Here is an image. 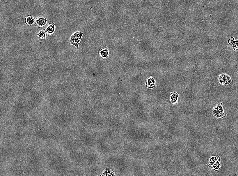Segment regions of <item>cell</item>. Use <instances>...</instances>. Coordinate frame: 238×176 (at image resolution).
Segmentation results:
<instances>
[{"label":"cell","instance_id":"cell-8","mask_svg":"<svg viewBox=\"0 0 238 176\" xmlns=\"http://www.w3.org/2000/svg\"><path fill=\"white\" fill-rule=\"evenodd\" d=\"M155 80L152 77H150L148 79L147 82V86L149 87H153L155 85Z\"/></svg>","mask_w":238,"mask_h":176},{"label":"cell","instance_id":"cell-1","mask_svg":"<svg viewBox=\"0 0 238 176\" xmlns=\"http://www.w3.org/2000/svg\"><path fill=\"white\" fill-rule=\"evenodd\" d=\"M83 33L77 31L72 35L70 38V43L74 45L79 49V44L80 43Z\"/></svg>","mask_w":238,"mask_h":176},{"label":"cell","instance_id":"cell-3","mask_svg":"<svg viewBox=\"0 0 238 176\" xmlns=\"http://www.w3.org/2000/svg\"><path fill=\"white\" fill-rule=\"evenodd\" d=\"M214 114L215 116L218 118H222L224 116V112L222 106L220 104L217 105L214 108Z\"/></svg>","mask_w":238,"mask_h":176},{"label":"cell","instance_id":"cell-13","mask_svg":"<svg viewBox=\"0 0 238 176\" xmlns=\"http://www.w3.org/2000/svg\"><path fill=\"white\" fill-rule=\"evenodd\" d=\"M220 167V163L219 162L215 163L214 165V168L216 170H218Z\"/></svg>","mask_w":238,"mask_h":176},{"label":"cell","instance_id":"cell-7","mask_svg":"<svg viewBox=\"0 0 238 176\" xmlns=\"http://www.w3.org/2000/svg\"><path fill=\"white\" fill-rule=\"evenodd\" d=\"M228 43L232 45L234 49H238V40H235L233 37H231L228 41Z\"/></svg>","mask_w":238,"mask_h":176},{"label":"cell","instance_id":"cell-5","mask_svg":"<svg viewBox=\"0 0 238 176\" xmlns=\"http://www.w3.org/2000/svg\"><path fill=\"white\" fill-rule=\"evenodd\" d=\"M56 29V25L55 23L52 22L49 24L45 30L48 35H51L55 32Z\"/></svg>","mask_w":238,"mask_h":176},{"label":"cell","instance_id":"cell-12","mask_svg":"<svg viewBox=\"0 0 238 176\" xmlns=\"http://www.w3.org/2000/svg\"><path fill=\"white\" fill-rule=\"evenodd\" d=\"M218 158L216 156H213L210 159L209 161V163L210 165H213L216 162V161L218 160Z\"/></svg>","mask_w":238,"mask_h":176},{"label":"cell","instance_id":"cell-4","mask_svg":"<svg viewBox=\"0 0 238 176\" xmlns=\"http://www.w3.org/2000/svg\"><path fill=\"white\" fill-rule=\"evenodd\" d=\"M35 19H36V23H35V26L39 28H42L47 24V20L43 17H37L35 18Z\"/></svg>","mask_w":238,"mask_h":176},{"label":"cell","instance_id":"cell-9","mask_svg":"<svg viewBox=\"0 0 238 176\" xmlns=\"http://www.w3.org/2000/svg\"><path fill=\"white\" fill-rule=\"evenodd\" d=\"M47 34L45 29V30L40 31L39 33L38 34L37 36L40 38L45 39L46 38Z\"/></svg>","mask_w":238,"mask_h":176},{"label":"cell","instance_id":"cell-11","mask_svg":"<svg viewBox=\"0 0 238 176\" xmlns=\"http://www.w3.org/2000/svg\"><path fill=\"white\" fill-rule=\"evenodd\" d=\"M109 51L107 49H104L101 52V55L104 58L107 57L108 56Z\"/></svg>","mask_w":238,"mask_h":176},{"label":"cell","instance_id":"cell-2","mask_svg":"<svg viewBox=\"0 0 238 176\" xmlns=\"http://www.w3.org/2000/svg\"><path fill=\"white\" fill-rule=\"evenodd\" d=\"M219 81L221 85H227L231 83L232 80L228 75L222 73L219 77Z\"/></svg>","mask_w":238,"mask_h":176},{"label":"cell","instance_id":"cell-10","mask_svg":"<svg viewBox=\"0 0 238 176\" xmlns=\"http://www.w3.org/2000/svg\"><path fill=\"white\" fill-rule=\"evenodd\" d=\"M178 94L176 93L172 94L171 96V100L173 103H176L177 102V99H178Z\"/></svg>","mask_w":238,"mask_h":176},{"label":"cell","instance_id":"cell-6","mask_svg":"<svg viewBox=\"0 0 238 176\" xmlns=\"http://www.w3.org/2000/svg\"><path fill=\"white\" fill-rule=\"evenodd\" d=\"M25 22L26 24L31 26L33 24H35L36 23V19L34 17L29 15L26 16L25 18Z\"/></svg>","mask_w":238,"mask_h":176}]
</instances>
